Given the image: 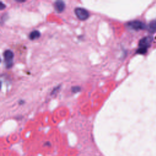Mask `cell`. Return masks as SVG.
Masks as SVG:
<instances>
[{"label":"cell","instance_id":"1","mask_svg":"<svg viewBox=\"0 0 156 156\" xmlns=\"http://www.w3.org/2000/svg\"><path fill=\"white\" fill-rule=\"evenodd\" d=\"M4 62L6 63V67L7 68H11L13 65V57L14 54L11 50H6L3 54Z\"/></svg>","mask_w":156,"mask_h":156},{"label":"cell","instance_id":"2","mask_svg":"<svg viewBox=\"0 0 156 156\" xmlns=\"http://www.w3.org/2000/svg\"><path fill=\"white\" fill-rule=\"evenodd\" d=\"M75 13L77 18L82 21L88 19L90 16L89 12L85 9L82 7H76L75 9Z\"/></svg>","mask_w":156,"mask_h":156},{"label":"cell","instance_id":"3","mask_svg":"<svg viewBox=\"0 0 156 156\" xmlns=\"http://www.w3.org/2000/svg\"><path fill=\"white\" fill-rule=\"evenodd\" d=\"M127 26L131 27V29L134 30H142L145 28V24L143 22L139 20H134L128 22L127 23Z\"/></svg>","mask_w":156,"mask_h":156},{"label":"cell","instance_id":"4","mask_svg":"<svg viewBox=\"0 0 156 156\" xmlns=\"http://www.w3.org/2000/svg\"><path fill=\"white\" fill-rule=\"evenodd\" d=\"M54 7L57 13H61L65 8V4L62 1H57L54 3Z\"/></svg>","mask_w":156,"mask_h":156},{"label":"cell","instance_id":"5","mask_svg":"<svg viewBox=\"0 0 156 156\" xmlns=\"http://www.w3.org/2000/svg\"><path fill=\"white\" fill-rule=\"evenodd\" d=\"M151 39L149 37H146L143 39H141L139 42V47L140 48H148L150 45Z\"/></svg>","mask_w":156,"mask_h":156},{"label":"cell","instance_id":"6","mask_svg":"<svg viewBox=\"0 0 156 156\" xmlns=\"http://www.w3.org/2000/svg\"><path fill=\"white\" fill-rule=\"evenodd\" d=\"M40 37V33L37 30H34L29 35V37L31 40H35Z\"/></svg>","mask_w":156,"mask_h":156},{"label":"cell","instance_id":"7","mask_svg":"<svg viewBox=\"0 0 156 156\" xmlns=\"http://www.w3.org/2000/svg\"><path fill=\"white\" fill-rule=\"evenodd\" d=\"M149 29L152 33H154L156 31V21H153L150 23L149 25Z\"/></svg>","mask_w":156,"mask_h":156},{"label":"cell","instance_id":"8","mask_svg":"<svg viewBox=\"0 0 156 156\" xmlns=\"http://www.w3.org/2000/svg\"><path fill=\"white\" fill-rule=\"evenodd\" d=\"M146 52H147V48H139L137 51V53L140 54H144Z\"/></svg>","mask_w":156,"mask_h":156},{"label":"cell","instance_id":"9","mask_svg":"<svg viewBox=\"0 0 156 156\" xmlns=\"http://www.w3.org/2000/svg\"><path fill=\"white\" fill-rule=\"evenodd\" d=\"M80 90H81V87H77V86L73 87L71 88V91H72V92H73V93H77V92H79Z\"/></svg>","mask_w":156,"mask_h":156},{"label":"cell","instance_id":"10","mask_svg":"<svg viewBox=\"0 0 156 156\" xmlns=\"http://www.w3.org/2000/svg\"><path fill=\"white\" fill-rule=\"evenodd\" d=\"M0 3H1V5H0V9H1V10H3V9L6 7V4H4L2 1L0 2Z\"/></svg>","mask_w":156,"mask_h":156}]
</instances>
